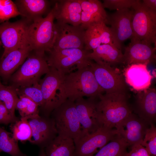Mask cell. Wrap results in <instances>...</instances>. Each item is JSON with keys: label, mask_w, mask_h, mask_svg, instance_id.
Here are the masks:
<instances>
[{"label": "cell", "mask_w": 156, "mask_h": 156, "mask_svg": "<svg viewBox=\"0 0 156 156\" xmlns=\"http://www.w3.org/2000/svg\"><path fill=\"white\" fill-rule=\"evenodd\" d=\"M150 125L137 115L132 113L122 120L115 129L117 134L128 146H132L137 143H141Z\"/></svg>", "instance_id": "14"}, {"label": "cell", "mask_w": 156, "mask_h": 156, "mask_svg": "<svg viewBox=\"0 0 156 156\" xmlns=\"http://www.w3.org/2000/svg\"><path fill=\"white\" fill-rule=\"evenodd\" d=\"M81 8V26L86 30L93 24L103 22L108 24L109 15L98 0H79Z\"/></svg>", "instance_id": "22"}, {"label": "cell", "mask_w": 156, "mask_h": 156, "mask_svg": "<svg viewBox=\"0 0 156 156\" xmlns=\"http://www.w3.org/2000/svg\"><path fill=\"white\" fill-rule=\"evenodd\" d=\"M11 134L0 127V152H5L11 156H27L21 151L18 142L10 136Z\"/></svg>", "instance_id": "28"}, {"label": "cell", "mask_w": 156, "mask_h": 156, "mask_svg": "<svg viewBox=\"0 0 156 156\" xmlns=\"http://www.w3.org/2000/svg\"><path fill=\"white\" fill-rule=\"evenodd\" d=\"M55 28L54 41L51 50L84 49L86 29L81 25L74 26L57 21Z\"/></svg>", "instance_id": "11"}, {"label": "cell", "mask_w": 156, "mask_h": 156, "mask_svg": "<svg viewBox=\"0 0 156 156\" xmlns=\"http://www.w3.org/2000/svg\"><path fill=\"white\" fill-rule=\"evenodd\" d=\"M135 111L137 115L150 125L154 123L156 115V90L150 87L138 92Z\"/></svg>", "instance_id": "21"}, {"label": "cell", "mask_w": 156, "mask_h": 156, "mask_svg": "<svg viewBox=\"0 0 156 156\" xmlns=\"http://www.w3.org/2000/svg\"><path fill=\"white\" fill-rule=\"evenodd\" d=\"M38 156H47L45 151L44 148H40Z\"/></svg>", "instance_id": "39"}, {"label": "cell", "mask_w": 156, "mask_h": 156, "mask_svg": "<svg viewBox=\"0 0 156 156\" xmlns=\"http://www.w3.org/2000/svg\"><path fill=\"white\" fill-rule=\"evenodd\" d=\"M55 18L52 8L45 17L28 22L26 31V40L31 51L45 53L52 49L55 36Z\"/></svg>", "instance_id": "3"}, {"label": "cell", "mask_w": 156, "mask_h": 156, "mask_svg": "<svg viewBox=\"0 0 156 156\" xmlns=\"http://www.w3.org/2000/svg\"><path fill=\"white\" fill-rule=\"evenodd\" d=\"M97 97L79 98L75 101L79 120L82 129V136L94 133L103 126L96 106Z\"/></svg>", "instance_id": "13"}, {"label": "cell", "mask_w": 156, "mask_h": 156, "mask_svg": "<svg viewBox=\"0 0 156 156\" xmlns=\"http://www.w3.org/2000/svg\"><path fill=\"white\" fill-rule=\"evenodd\" d=\"M19 98L24 101L26 104L25 117L21 120H28L39 115L38 105L28 98L23 96H19Z\"/></svg>", "instance_id": "35"}, {"label": "cell", "mask_w": 156, "mask_h": 156, "mask_svg": "<svg viewBox=\"0 0 156 156\" xmlns=\"http://www.w3.org/2000/svg\"><path fill=\"white\" fill-rule=\"evenodd\" d=\"M97 108L103 126L115 129L124 119L132 113L125 92L105 93L98 96Z\"/></svg>", "instance_id": "2"}, {"label": "cell", "mask_w": 156, "mask_h": 156, "mask_svg": "<svg viewBox=\"0 0 156 156\" xmlns=\"http://www.w3.org/2000/svg\"><path fill=\"white\" fill-rule=\"evenodd\" d=\"M31 51L20 68L11 76V86L16 88L33 86L49 70L45 53Z\"/></svg>", "instance_id": "4"}, {"label": "cell", "mask_w": 156, "mask_h": 156, "mask_svg": "<svg viewBox=\"0 0 156 156\" xmlns=\"http://www.w3.org/2000/svg\"><path fill=\"white\" fill-rule=\"evenodd\" d=\"M57 21L77 26L81 24L82 9L79 0H60L53 8Z\"/></svg>", "instance_id": "20"}, {"label": "cell", "mask_w": 156, "mask_h": 156, "mask_svg": "<svg viewBox=\"0 0 156 156\" xmlns=\"http://www.w3.org/2000/svg\"><path fill=\"white\" fill-rule=\"evenodd\" d=\"M131 8L133 11L132 38L156 46V11L147 7L139 0H137Z\"/></svg>", "instance_id": "6"}, {"label": "cell", "mask_w": 156, "mask_h": 156, "mask_svg": "<svg viewBox=\"0 0 156 156\" xmlns=\"http://www.w3.org/2000/svg\"><path fill=\"white\" fill-rule=\"evenodd\" d=\"M18 95H23L30 99L42 109L44 100L39 83L32 86L16 88Z\"/></svg>", "instance_id": "31"}, {"label": "cell", "mask_w": 156, "mask_h": 156, "mask_svg": "<svg viewBox=\"0 0 156 156\" xmlns=\"http://www.w3.org/2000/svg\"><path fill=\"white\" fill-rule=\"evenodd\" d=\"M125 156H150L146 148L141 143L135 144L131 146V150L126 153Z\"/></svg>", "instance_id": "37"}, {"label": "cell", "mask_w": 156, "mask_h": 156, "mask_svg": "<svg viewBox=\"0 0 156 156\" xmlns=\"http://www.w3.org/2000/svg\"></svg>", "instance_id": "42"}, {"label": "cell", "mask_w": 156, "mask_h": 156, "mask_svg": "<svg viewBox=\"0 0 156 156\" xmlns=\"http://www.w3.org/2000/svg\"><path fill=\"white\" fill-rule=\"evenodd\" d=\"M117 134L116 129L102 126L94 133L84 135L74 143L75 156H93Z\"/></svg>", "instance_id": "9"}, {"label": "cell", "mask_w": 156, "mask_h": 156, "mask_svg": "<svg viewBox=\"0 0 156 156\" xmlns=\"http://www.w3.org/2000/svg\"><path fill=\"white\" fill-rule=\"evenodd\" d=\"M21 15L14 2L11 0H0V23Z\"/></svg>", "instance_id": "32"}, {"label": "cell", "mask_w": 156, "mask_h": 156, "mask_svg": "<svg viewBox=\"0 0 156 156\" xmlns=\"http://www.w3.org/2000/svg\"><path fill=\"white\" fill-rule=\"evenodd\" d=\"M10 127L12 136L16 141H31L32 130L28 120H19L11 124Z\"/></svg>", "instance_id": "29"}, {"label": "cell", "mask_w": 156, "mask_h": 156, "mask_svg": "<svg viewBox=\"0 0 156 156\" xmlns=\"http://www.w3.org/2000/svg\"><path fill=\"white\" fill-rule=\"evenodd\" d=\"M89 65L100 86L106 93L125 92L126 83L123 75L111 66L91 60Z\"/></svg>", "instance_id": "12"}, {"label": "cell", "mask_w": 156, "mask_h": 156, "mask_svg": "<svg viewBox=\"0 0 156 156\" xmlns=\"http://www.w3.org/2000/svg\"><path fill=\"white\" fill-rule=\"evenodd\" d=\"M31 51L29 47L19 48L12 51L0 60V77L9 78L23 63Z\"/></svg>", "instance_id": "25"}, {"label": "cell", "mask_w": 156, "mask_h": 156, "mask_svg": "<svg viewBox=\"0 0 156 156\" xmlns=\"http://www.w3.org/2000/svg\"><path fill=\"white\" fill-rule=\"evenodd\" d=\"M75 148L73 139L57 135L44 150L47 156H75Z\"/></svg>", "instance_id": "26"}, {"label": "cell", "mask_w": 156, "mask_h": 156, "mask_svg": "<svg viewBox=\"0 0 156 156\" xmlns=\"http://www.w3.org/2000/svg\"><path fill=\"white\" fill-rule=\"evenodd\" d=\"M58 135L70 138L74 143L82 135L75 101L67 99L51 114Z\"/></svg>", "instance_id": "5"}, {"label": "cell", "mask_w": 156, "mask_h": 156, "mask_svg": "<svg viewBox=\"0 0 156 156\" xmlns=\"http://www.w3.org/2000/svg\"><path fill=\"white\" fill-rule=\"evenodd\" d=\"M104 92L89 64L65 75L59 90L60 104L67 99L75 101L84 96L97 97Z\"/></svg>", "instance_id": "1"}, {"label": "cell", "mask_w": 156, "mask_h": 156, "mask_svg": "<svg viewBox=\"0 0 156 156\" xmlns=\"http://www.w3.org/2000/svg\"><path fill=\"white\" fill-rule=\"evenodd\" d=\"M49 52L47 59L49 66L64 75L88 66L91 60L88 56L90 52L85 49H51Z\"/></svg>", "instance_id": "7"}, {"label": "cell", "mask_w": 156, "mask_h": 156, "mask_svg": "<svg viewBox=\"0 0 156 156\" xmlns=\"http://www.w3.org/2000/svg\"><path fill=\"white\" fill-rule=\"evenodd\" d=\"M19 120L16 116H13L7 109L4 103L0 101V124H11Z\"/></svg>", "instance_id": "36"}, {"label": "cell", "mask_w": 156, "mask_h": 156, "mask_svg": "<svg viewBox=\"0 0 156 156\" xmlns=\"http://www.w3.org/2000/svg\"><path fill=\"white\" fill-rule=\"evenodd\" d=\"M28 120L33 138L30 143L40 148H44L58 135L54 121L51 117L39 115Z\"/></svg>", "instance_id": "15"}, {"label": "cell", "mask_w": 156, "mask_h": 156, "mask_svg": "<svg viewBox=\"0 0 156 156\" xmlns=\"http://www.w3.org/2000/svg\"><path fill=\"white\" fill-rule=\"evenodd\" d=\"M19 99L16 89L13 86H5L0 82V101L13 116H16L15 110L17 103Z\"/></svg>", "instance_id": "30"}, {"label": "cell", "mask_w": 156, "mask_h": 156, "mask_svg": "<svg viewBox=\"0 0 156 156\" xmlns=\"http://www.w3.org/2000/svg\"></svg>", "instance_id": "41"}, {"label": "cell", "mask_w": 156, "mask_h": 156, "mask_svg": "<svg viewBox=\"0 0 156 156\" xmlns=\"http://www.w3.org/2000/svg\"><path fill=\"white\" fill-rule=\"evenodd\" d=\"M14 3L21 15L29 22L43 17L50 7L46 0H17Z\"/></svg>", "instance_id": "24"}, {"label": "cell", "mask_w": 156, "mask_h": 156, "mask_svg": "<svg viewBox=\"0 0 156 156\" xmlns=\"http://www.w3.org/2000/svg\"><path fill=\"white\" fill-rule=\"evenodd\" d=\"M141 145L150 155H156V127L151 123L147 129Z\"/></svg>", "instance_id": "33"}, {"label": "cell", "mask_w": 156, "mask_h": 156, "mask_svg": "<svg viewBox=\"0 0 156 156\" xmlns=\"http://www.w3.org/2000/svg\"><path fill=\"white\" fill-rule=\"evenodd\" d=\"M133 14V9L126 8L117 10L109 15L108 24L117 42L122 43L133 36L132 20Z\"/></svg>", "instance_id": "17"}, {"label": "cell", "mask_w": 156, "mask_h": 156, "mask_svg": "<svg viewBox=\"0 0 156 156\" xmlns=\"http://www.w3.org/2000/svg\"><path fill=\"white\" fill-rule=\"evenodd\" d=\"M65 75L49 67V71L39 83L44 100L42 108L43 116L49 117L53 111L60 105L59 90Z\"/></svg>", "instance_id": "10"}, {"label": "cell", "mask_w": 156, "mask_h": 156, "mask_svg": "<svg viewBox=\"0 0 156 156\" xmlns=\"http://www.w3.org/2000/svg\"><path fill=\"white\" fill-rule=\"evenodd\" d=\"M142 3L149 8L156 11V0H143Z\"/></svg>", "instance_id": "38"}, {"label": "cell", "mask_w": 156, "mask_h": 156, "mask_svg": "<svg viewBox=\"0 0 156 156\" xmlns=\"http://www.w3.org/2000/svg\"><path fill=\"white\" fill-rule=\"evenodd\" d=\"M121 50L110 44H103L89 53L88 56L97 63L111 66L123 63V54Z\"/></svg>", "instance_id": "23"}, {"label": "cell", "mask_w": 156, "mask_h": 156, "mask_svg": "<svg viewBox=\"0 0 156 156\" xmlns=\"http://www.w3.org/2000/svg\"><path fill=\"white\" fill-rule=\"evenodd\" d=\"M28 23L23 18L15 22L6 21L0 24V38L4 48L1 59L12 51L29 47L26 36Z\"/></svg>", "instance_id": "8"}, {"label": "cell", "mask_w": 156, "mask_h": 156, "mask_svg": "<svg viewBox=\"0 0 156 156\" xmlns=\"http://www.w3.org/2000/svg\"><path fill=\"white\" fill-rule=\"evenodd\" d=\"M128 146L124 140L117 134L93 156H125Z\"/></svg>", "instance_id": "27"}, {"label": "cell", "mask_w": 156, "mask_h": 156, "mask_svg": "<svg viewBox=\"0 0 156 156\" xmlns=\"http://www.w3.org/2000/svg\"><path fill=\"white\" fill-rule=\"evenodd\" d=\"M150 156H154V155H150Z\"/></svg>", "instance_id": "40"}, {"label": "cell", "mask_w": 156, "mask_h": 156, "mask_svg": "<svg viewBox=\"0 0 156 156\" xmlns=\"http://www.w3.org/2000/svg\"><path fill=\"white\" fill-rule=\"evenodd\" d=\"M110 44L122 49V45L114 38L110 27L103 22L88 26L86 30L84 49L89 51L103 44Z\"/></svg>", "instance_id": "18"}, {"label": "cell", "mask_w": 156, "mask_h": 156, "mask_svg": "<svg viewBox=\"0 0 156 156\" xmlns=\"http://www.w3.org/2000/svg\"><path fill=\"white\" fill-rule=\"evenodd\" d=\"M125 48L123 64L127 66L133 64H148L156 60V47L133 38Z\"/></svg>", "instance_id": "16"}, {"label": "cell", "mask_w": 156, "mask_h": 156, "mask_svg": "<svg viewBox=\"0 0 156 156\" xmlns=\"http://www.w3.org/2000/svg\"><path fill=\"white\" fill-rule=\"evenodd\" d=\"M145 64H133L125 68L124 77L125 82L138 92L150 87L154 77Z\"/></svg>", "instance_id": "19"}, {"label": "cell", "mask_w": 156, "mask_h": 156, "mask_svg": "<svg viewBox=\"0 0 156 156\" xmlns=\"http://www.w3.org/2000/svg\"><path fill=\"white\" fill-rule=\"evenodd\" d=\"M103 7L110 10H120L126 8H131L137 0H104Z\"/></svg>", "instance_id": "34"}]
</instances>
